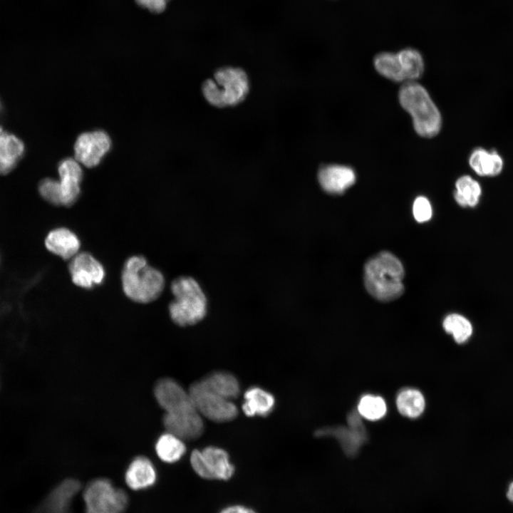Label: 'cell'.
<instances>
[{
    "mask_svg": "<svg viewBox=\"0 0 513 513\" xmlns=\"http://www.w3.org/2000/svg\"><path fill=\"white\" fill-rule=\"evenodd\" d=\"M469 165L480 176L498 175L504 166L503 159L497 151H488L482 147L475 149L470 157Z\"/></svg>",
    "mask_w": 513,
    "mask_h": 513,
    "instance_id": "18",
    "label": "cell"
},
{
    "mask_svg": "<svg viewBox=\"0 0 513 513\" xmlns=\"http://www.w3.org/2000/svg\"><path fill=\"white\" fill-rule=\"evenodd\" d=\"M155 448L157 457L167 463L179 461L186 452L184 440L169 432L158 437Z\"/></svg>",
    "mask_w": 513,
    "mask_h": 513,
    "instance_id": "22",
    "label": "cell"
},
{
    "mask_svg": "<svg viewBox=\"0 0 513 513\" xmlns=\"http://www.w3.org/2000/svg\"><path fill=\"white\" fill-rule=\"evenodd\" d=\"M38 191L41 196L50 204L56 206L61 205L59 181L51 178H45L39 183Z\"/></svg>",
    "mask_w": 513,
    "mask_h": 513,
    "instance_id": "29",
    "label": "cell"
},
{
    "mask_svg": "<svg viewBox=\"0 0 513 513\" xmlns=\"http://www.w3.org/2000/svg\"><path fill=\"white\" fill-rule=\"evenodd\" d=\"M123 290L132 301L150 303L157 299L163 291L162 274L147 264L142 256H133L125 263L121 275Z\"/></svg>",
    "mask_w": 513,
    "mask_h": 513,
    "instance_id": "3",
    "label": "cell"
},
{
    "mask_svg": "<svg viewBox=\"0 0 513 513\" xmlns=\"http://www.w3.org/2000/svg\"><path fill=\"white\" fill-rule=\"evenodd\" d=\"M413 214L415 219L420 223L428 221L432 214L429 200L423 196L418 197L413 204Z\"/></svg>",
    "mask_w": 513,
    "mask_h": 513,
    "instance_id": "30",
    "label": "cell"
},
{
    "mask_svg": "<svg viewBox=\"0 0 513 513\" xmlns=\"http://www.w3.org/2000/svg\"><path fill=\"white\" fill-rule=\"evenodd\" d=\"M157 480V472L150 460L138 456L130 463L125 474L126 484L133 490L152 487Z\"/></svg>",
    "mask_w": 513,
    "mask_h": 513,
    "instance_id": "15",
    "label": "cell"
},
{
    "mask_svg": "<svg viewBox=\"0 0 513 513\" xmlns=\"http://www.w3.org/2000/svg\"><path fill=\"white\" fill-rule=\"evenodd\" d=\"M399 100L411 115L419 135L431 138L440 132L442 124L440 111L423 86L414 81L405 83L399 90Z\"/></svg>",
    "mask_w": 513,
    "mask_h": 513,
    "instance_id": "4",
    "label": "cell"
},
{
    "mask_svg": "<svg viewBox=\"0 0 513 513\" xmlns=\"http://www.w3.org/2000/svg\"><path fill=\"white\" fill-rule=\"evenodd\" d=\"M162 423L167 432L182 440L197 439L204 428L202 416L196 409L177 413H165Z\"/></svg>",
    "mask_w": 513,
    "mask_h": 513,
    "instance_id": "12",
    "label": "cell"
},
{
    "mask_svg": "<svg viewBox=\"0 0 513 513\" xmlns=\"http://www.w3.org/2000/svg\"><path fill=\"white\" fill-rule=\"evenodd\" d=\"M454 197L461 207H475L482 194L480 183L470 175H463L455 182Z\"/></svg>",
    "mask_w": 513,
    "mask_h": 513,
    "instance_id": "23",
    "label": "cell"
},
{
    "mask_svg": "<svg viewBox=\"0 0 513 513\" xmlns=\"http://www.w3.org/2000/svg\"><path fill=\"white\" fill-rule=\"evenodd\" d=\"M72 281L83 289H91L100 284L105 272L103 265L90 254L78 252L68 265Z\"/></svg>",
    "mask_w": 513,
    "mask_h": 513,
    "instance_id": "11",
    "label": "cell"
},
{
    "mask_svg": "<svg viewBox=\"0 0 513 513\" xmlns=\"http://www.w3.org/2000/svg\"><path fill=\"white\" fill-rule=\"evenodd\" d=\"M443 328L446 332L452 335L455 341L458 343L467 341L472 333L470 322L458 314L447 316L443 321Z\"/></svg>",
    "mask_w": 513,
    "mask_h": 513,
    "instance_id": "27",
    "label": "cell"
},
{
    "mask_svg": "<svg viewBox=\"0 0 513 513\" xmlns=\"http://www.w3.org/2000/svg\"><path fill=\"white\" fill-rule=\"evenodd\" d=\"M1 133H2V129H1V126H0V134H1Z\"/></svg>",
    "mask_w": 513,
    "mask_h": 513,
    "instance_id": "34",
    "label": "cell"
},
{
    "mask_svg": "<svg viewBox=\"0 0 513 513\" xmlns=\"http://www.w3.org/2000/svg\"><path fill=\"white\" fill-rule=\"evenodd\" d=\"M174 299L169 304L173 322L180 326L195 325L207 312V298L199 282L190 276H181L171 284Z\"/></svg>",
    "mask_w": 513,
    "mask_h": 513,
    "instance_id": "2",
    "label": "cell"
},
{
    "mask_svg": "<svg viewBox=\"0 0 513 513\" xmlns=\"http://www.w3.org/2000/svg\"><path fill=\"white\" fill-rule=\"evenodd\" d=\"M249 90L246 73L241 68L226 67L216 71L214 78L208 79L202 86L206 100L213 105H234L245 98Z\"/></svg>",
    "mask_w": 513,
    "mask_h": 513,
    "instance_id": "5",
    "label": "cell"
},
{
    "mask_svg": "<svg viewBox=\"0 0 513 513\" xmlns=\"http://www.w3.org/2000/svg\"><path fill=\"white\" fill-rule=\"evenodd\" d=\"M59 183L61 192V205L69 207L78 200L83 177L80 163L73 158H66L58 165Z\"/></svg>",
    "mask_w": 513,
    "mask_h": 513,
    "instance_id": "13",
    "label": "cell"
},
{
    "mask_svg": "<svg viewBox=\"0 0 513 513\" xmlns=\"http://www.w3.org/2000/svg\"><path fill=\"white\" fill-rule=\"evenodd\" d=\"M244 398L242 410L247 416H267L274 409V397L259 387L249 388Z\"/></svg>",
    "mask_w": 513,
    "mask_h": 513,
    "instance_id": "20",
    "label": "cell"
},
{
    "mask_svg": "<svg viewBox=\"0 0 513 513\" xmlns=\"http://www.w3.org/2000/svg\"><path fill=\"white\" fill-rule=\"evenodd\" d=\"M46 249L51 253L65 260L71 259L76 256L81 247L77 235L65 227L51 230L45 239Z\"/></svg>",
    "mask_w": 513,
    "mask_h": 513,
    "instance_id": "16",
    "label": "cell"
},
{
    "mask_svg": "<svg viewBox=\"0 0 513 513\" xmlns=\"http://www.w3.org/2000/svg\"><path fill=\"white\" fill-rule=\"evenodd\" d=\"M358 410L365 418L375 420L381 418L385 414L386 405L382 398L366 395L361 399Z\"/></svg>",
    "mask_w": 513,
    "mask_h": 513,
    "instance_id": "28",
    "label": "cell"
},
{
    "mask_svg": "<svg viewBox=\"0 0 513 513\" xmlns=\"http://www.w3.org/2000/svg\"><path fill=\"white\" fill-rule=\"evenodd\" d=\"M110 146V138L105 131L83 133L74 145L75 159L87 167H93L100 163Z\"/></svg>",
    "mask_w": 513,
    "mask_h": 513,
    "instance_id": "10",
    "label": "cell"
},
{
    "mask_svg": "<svg viewBox=\"0 0 513 513\" xmlns=\"http://www.w3.org/2000/svg\"><path fill=\"white\" fill-rule=\"evenodd\" d=\"M137 4L152 13L163 11L170 0H135Z\"/></svg>",
    "mask_w": 513,
    "mask_h": 513,
    "instance_id": "31",
    "label": "cell"
},
{
    "mask_svg": "<svg viewBox=\"0 0 513 513\" xmlns=\"http://www.w3.org/2000/svg\"><path fill=\"white\" fill-rule=\"evenodd\" d=\"M318 180L321 188L329 194L343 193L356 181L352 168L339 165H328L320 168Z\"/></svg>",
    "mask_w": 513,
    "mask_h": 513,
    "instance_id": "14",
    "label": "cell"
},
{
    "mask_svg": "<svg viewBox=\"0 0 513 513\" xmlns=\"http://www.w3.org/2000/svg\"><path fill=\"white\" fill-rule=\"evenodd\" d=\"M83 498L86 513H124L129 502L126 492L115 487L105 478L95 479L88 483Z\"/></svg>",
    "mask_w": 513,
    "mask_h": 513,
    "instance_id": "6",
    "label": "cell"
},
{
    "mask_svg": "<svg viewBox=\"0 0 513 513\" xmlns=\"http://www.w3.org/2000/svg\"><path fill=\"white\" fill-rule=\"evenodd\" d=\"M373 63L376 71L384 77L397 82L405 81L397 53H380L374 58Z\"/></svg>",
    "mask_w": 513,
    "mask_h": 513,
    "instance_id": "24",
    "label": "cell"
},
{
    "mask_svg": "<svg viewBox=\"0 0 513 513\" xmlns=\"http://www.w3.org/2000/svg\"><path fill=\"white\" fill-rule=\"evenodd\" d=\"M154 395L160 406L167 413L196 409L189 392L172 378H163L157 380L154 387Z\"/></svg>",
    "mask_w": 513,
    "mask_h": 513,
    "instance_id": "9",
    "label": "cell"
},
{
    "mask_svg": "<svg viewBox=\"0 0 513 513\" xmlns=\"http://www.w3.org/2000/svg\"><path fill=\"white\" fill-rule=\"evenodd\" d=\"M396 405L402 415L409 418H416L424 410L425 400L420 391L406 389L398 394Z\"/></svg>",
    "mask_w": 513,
    "mask_h": 513,
    "instance_id": "25",
    "label": "cell"
},
{
    "mask_svg": "<svg viewBox=\"0 0 513 513\" xmlns=\"http://www.w3.org/2000/svg\"><path fill=\"white\" fill-rule=\"evenodd\" d=\"M80 485L78 481L68 479L61 483L47 498L45 513H69L70 504Z\"/></svg>",
    "mask_w": 513,
    "mask_h": 513,
    "instance_id": "19",
    "label": "cell"
},
{
    "mask_svg": "<svg viewBox=\"0 0 513 513\" xmlns=\"http://www.w3.org/2000/svg\"><path fill=\"white\" fill-rule=\"evenodd\" d=\"M507 498L513 502V482L509 484L507 494Z\"/></svg>",
    "mask_w": 513,
    "mask_h": 513,
    "instance_id": "33",
    "label": "cell"
},
{
    "mask_svg": "<svg viewBox=\"0 0 513 513\" xmlns=\"http://www.w3.org/2000/svg\"><path fill=\"white\" fill-rule=\"evenodd\" d=\"M190 464L195 472L203 479L228 480L234 473L228 453L217 447L194 450L190 455Z\"/></svg>",
    "mask_w": 513,
    "mask_h": 513,
    "instance_id": "8",
    "label": "cell"
},
{
    "mask_svg": "<svg viewBox=\"0 0 513 513\" xmlns=\"http://www.w3.org/2000/svg\"><path fill=\"white\" fill-rule=\"evenodd\" d=\"M405 80L413 81L421 76L424 62L419 51L413 48H405L397 53Z\"/></svg>",
    "mask_w": 513,
    "mask_h": 513,
    "instance_id": "26",
    "label": "cell"
},
{
    "mask_svg": "<svg viewBox=\"0 0 513 513\" xmlns=\"http://www.w3.org/2000/svg\"><path fill=\"white\" fill-rule=\"evenodd\" d=\"M404 275L401 261L389 252H380L365 264V287L377 300L390 301L403 294Z\"/></svg>",
    "mask_w": 513,
    "mask_h": 513,
    "instance_id": "1",
    "label": "cell"
},
{
    "mask_svg": "<svg viewBox=\"0 0 513 513\" xmlns=\"http://www.w3.org/2000/svg\"><path fill=\"white\" fill-rule=\"evenodd\" d=\"M199 381L209 390L231 400L237 398L240 392L237 379L228 372H213Z\"/></svg>",
    "mask_w": 513,
    "mask_h": 513,
    "instance_id": "21",
    "label": "cell"
},
{
    "mask_svg": "<svg viewBox=\"0 0 513 513\" xmlns=\"http://www.w3.org/2000/svg\"><path fill=\"white\" fill-rule=\"evenodd\" d=\"M1 103H0V110H1Z\"/></svg>",
    "mask_w": 513,
    "mask_h": 513,
    "instance_id": "35",
    "label": "cell"
},
{
    "mask_svg": "<svg viewBox=\"0 0 513 513\" xmlns=\"http://www.w3.org/2000/svg\"><path fill=\"white\" fill-rule=\"evenodd\" d=\"M219 513H256V512L244 505L233 504L223 508Z\"/></svg>",
    "mask_w": 513,
    "mask_h": 513,
    "instance_id": "32",
    "label": "cell"
},
{
    "mask_svg": "<svg viewBox=\"0 0 513 513\" xmlns=\"http://www.w3.org/2000/svg\"><path fill=\"white\" fill-rule=\"evenodd\" d=\"M25 147L14 135L2 132L0 134V175L11 172L23 157Z\"/></svg>",
    "mask_w": 513,
    "mask_h": 513,
    "instance_id": "17",
    "label": "cell"
},
{
    "mask_svg": "<svg viewBox=\"0 0 513 513\" xmlns=\"http://www.w3.org/2000/svg\"><path fill=\"white\" fill-rule=\"evenodd\" d=\"M188 392L199 413L217 423L228 422L238 415V409L232 400L209 390L199 380L193 383Z\"/></svg>",
    "mask_w": 513,
    "mask_h": 513,
    "instance_id": "7",
    "label": "cell"
}]
</instances>
